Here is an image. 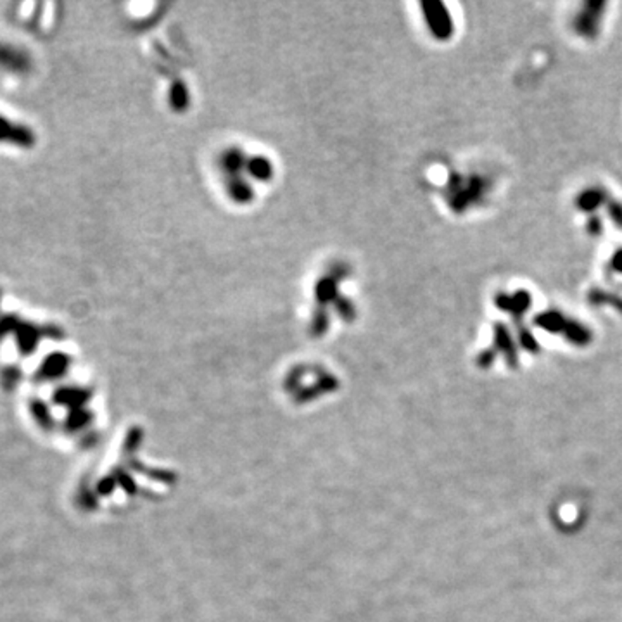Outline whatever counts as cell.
Listing matches in <instances>:
<instances>
[{
  "label": "cell",
  "mask_w": 622,
  "mask_h": 622,
  "mask_svg": "<svg viewBox=\"0 0 622 622\" xmlns=\"http://www.w3.org/2000/svg\"><path fill=\"white\" fill-rule=\"evenodd\" d=\"M246 171L249 173L251 179L258 180V182H270L271 176H273V164H271L268 157L263 156L249 157Z\"/></svg>",
  "instance_id": "cell-3"
},
{
  "label": "cell",
  "mask_w": 622,
  "mask_h": 622,
  "mask_svg": "<svg viewBox=\"0 0 622 622\" xmlns=\"http://www.w3.org/2000/svg\"><path fill=\"white\" fill-rule=\"evenodd\" d=\"M247 160L249 157L244 154L242 149H227L223 154L220 156V168L223 169L225 173V179H230V176H240V173L246 169L247 166Z\"/></svg>",
  "instance_id": "cell-1"
},
{
  "label": "cell",
  "mask_w": 622,
  "mask_h": 622,
  "mask_svg": "<svg viewBox=\"0 0 622 622\" xmlns=\"http://www.w3.org/2000/svg\"><path fill=\"white\" fill-rule=\"evenodd\" d=\"M169 97H171V105L176 109V111H183V109L188 105V92L182 82H176L175 85L171 86V92H169Z\"/></svg>",
  "instance_id": "cell-5"
},
{
  "label": "cell",
  "mask_w": 622,
  "mask_h": 622,
  "mask_svg": "<svg viewBox=\"0 0 622 622\" xmlns=\"http://www.w3.org/2000/svg\"><path fill=\"white\" fill-rule=\"evenodd\" d=\"M335 308H337L339 315H341L342 318H344V320H353L354 306H353L351 303H349L348 299H337V304H335Z\"/></svg>",
  "instance_id": "cell-7"
},
{
  "label": "cell",
  "mask_w": 622,
  "mask_h": 622,
  "mask_svg": "<svg viewBox=\"0 0 622 622\" xmlns=\"http://www.w3.org/2000/svg\"><path fill=\"white\" fill-rule=\"evenodd\" d=\"M327 325H329V318H327V313L323 310H320L313 318V332L315 334H323L327 330Z\"/></svg>",
  "instance_id": "cell-6"
},
{
  "label": "cell",
  "mask_w": 622,
  "mask_h": 622,
  "mask_svg": "<svg viewBox=\"0 0 622 622\" xmlns=\"http://www.w3.org/2000/svg\"><path fill=\"white\" fill-rule=\"evenodd\" d=\"M315 296L322 306H325L330 301L337 299V280L330 275H327L325 278H322L320 282H316L315 285Z\"/></svg>",
  "instance_id": "cell-4"
},
{
  "label": "cell",
  "mask_w": 622,
  "mask_h": 622,
  "mask_svg": "<svg viewBox=\"0 0 622 622\" xmlns=\"http://www.w3.org/2000/svg\"><path fill=\"white\" fill-rule=\"evenodd\" d=\"M225 187H227V194L232 201H235L237 205H247L254 197V192H252L251 183L247 180L240 176H230L225 179Z\"/></svg>",
  "instance_id": "cell-2"
}]
</instances>
